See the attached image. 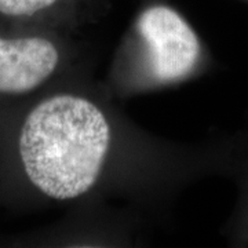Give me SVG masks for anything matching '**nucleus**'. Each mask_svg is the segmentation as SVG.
<instances>
[{"label": "nucleus", "instance_id": "1", "mask_svg": "<svg viewBox=\"0 0 248 248\" xmlns=\"http://www.w3.org/2000/svg\"><path fill=\"white\" fill-rule=\"evenodd\" d=\"M115 101L89 75L1 108L0 193L7 202L73 211L120 202L163 215L182 189L217 174L214 138L163 140L134 123Z\"/></svg>", "mask_w": 248, "mask_h": 248}, {"label": "nucleus", "instance_id": "2", "mask_svg": "<svg viewBox=\"0 0 248 248\" xmlns=\"http://www.w3.org/2000/svg\"><path fill=\"white\" fill-rule=\"evenodd\" d=\"M213 66L192 24L172 6L153 1L125 31L102 83L115 99H128L199 79Z\"/></svg>", "mask_w": 248, "mask_h": 248}, {"label": "nucleus", "instance_id": "3", "mask_svg": "<svg viewBox=\"0 0 248 248\" xmlns=\"http://www.w3.org/2000/svg\"><path fill=\"white\" fill-rule=\"evenodd\" d=\"M94 55L75 35L0 29V109L89 76Z\"/></svg>", "mask_w": 248, "mask_h": 248}, {"label": "nucleus", "instance_id": "4", "mask_svg": "<svg viewBox=\"0 0 248 248\" xmlns=\"http://www.w3.org/2000/svg\"><path fill=\"white\" fill-rule=\"evenodd\" d=\"M97 18L86 0H0V29L75 35Z\"/></svg>", "mask_w": 248, "mask_h": 248}, {"label": "nucleus", "instance_id": "5", "mask_svg": "<svg viewBox=\"0 0 248 248\" xmlns=\"http://www.w3.org/2000/svg\"><path fill=\"white\" fill-rule=\"evenodd\" d=\"M217 175L232 179L237 202L222 233L233 247H248V130L214 137Z\"/></svg>", "mask_w": 248, "mask_h": 248}, {"label": "nucleus", "instance_id": "6", "mask_svg": "<svg viewBox=\"0 0 248 248\" xmlns=\"http://www.w3.org/2000/svg\"><path fill=\"white\" fill-rule=\"evenodd\" d=\"M247 1H248V0H247Z\"/></svg>", "mask_w": 248, "mask_h": 248}]
</instances>
